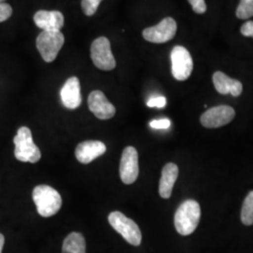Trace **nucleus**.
Returning a JSON list of instances; mask_svg holds the SVG:
<instances>
[{"instance_id": "obj_1", "label": "nucleus", "mask_w": 253, "mask_h": 253, "mask_svg": "<svg viewBox=\"0 0 253 253\" xmlns=\"http://www.w3.org/2000/svg\"><path fill=\"white\" fill-rule=\"evenodd\" d=\"M201 218L199 204L194 200H187L181 204L174 215V226L181 235H190L196 230Z\"/></svg>"}, {"instance_id": "obj_2", "label": "nucleus", "mask_w": 253, "mask_h": 253, "mask_svg": "<svg viewBox=\"0 0 253 253\" xmlns=\"http://www.w3.org/2000/svg\"><path fill=\"white\" fill-rule=\"evenodd\" d=\"M33 201L38 213L43 217H52L61 208L62 198L57 190L47 185L37 186L33 190Z\"/></svg>"}, {"instance_id": "obj_3", "label": "nucleus", "mask_w": 253, "mask_h": 253, "mask_svg": "<svg viewBox=\"0 0 253 253\" xmlns=\"http://www.w3.org/2000/svg\"><path fill=\"white\" fill-rule=\"evenodd\" d=\"M15 145L14 156L23 163H36L41 160L42 153L33 139L31 130L27 126H21L13 139Z\"/></svg>"}, {"instance_id": "obj_4", "label": "nucleus", "mask_w": 253, "mask_h": 253, "mask_svg": "<svg viewBox=\"0 0 253 253\" xmlns=\"http://www.w3.org/2000/svg\"><path fill=\"white\" fill-rule=\"evenodd\" d=\"M108 220L111 226L122 235L127 243L136 247L140 246L142 242V233L131 218L126 217L119 211H114L109 215Z\"/></svg>"}, {"instance_id": "obj_5", "label": "nucleus", "mask_w": 253, "mask_h": 253, "mask_svg": "<svg viewBox=\"0 0 253 253\" xmlns=\"http://www.w3.org/2000/svg\"><path fill=\"white\" fill-rule=\"evenodd\" d=\"M64 42L65 38L61 31H42L37 38L36 45L43 60L50 63L56 58Z\"/></svg>"}, {"instance_id": "obj_6", "label": "nucleus", "mask_w": 253, "mask_h": 253, "mask_svg": "<svg viewBox=\"0 0 253 253\" xmlns=\"http://www.w3.org/2000/svg\"><path fill=\"white\" fill-rule=\"evenodd\" d=\"M91 59L93 64L101 71H112L117 62L111 50V44L106 37L96 39L91 44Z\"/></svg>"}, {"instance_id": "obj_7", "label": "nucleus", "mask_w": 253, "mask_h": 253, "mask_svg": "<svg viewBox=\"0 0 253 253\" xmlns=\"http://www.w3.org/2000/svg\"><path fill=\"white\" fill-rule=\"evenodd\" d=\"M172 76L178 81H185L193 70V61L190 52L183 46H175L171 52Z\"/></svg>"}, {"instance_id": "obj_8", "label": "nucleus", "mask_w": 253, "mask_h": 253, "mask_svg": "<svg viewBox=\"0 0 253 253\" xmlns=\"http://www.w3.org/2000/svg\"><path fill=\"white\" fill-rule=\"evenodd\" d=\"M177 25L174 19L166 17L155 27H147L143 31L145 41L153 43H164L173 39L176 34Z\"/></svg>"}, {"instance_id": "obj_9", "label": "nucleus", "mask_w": 253, "mask_h": 253, "mask_svg": "<svg viewBox=\"0 0 253 253\" xmlns=\"http://www.w3.org/2000/svg\"><path fill=\"white\" fill-rule=\"evenodd\" d=\"M119 172L121 180L124 184H132L137 179L139 175L138 152L133 146H126L123 150Z\"/></svg>"}, {"instance_id": "obj_10", "label": "nucleus", "mask_w": 253, "mask_h": 253, "mask_svg": "<svg viewBox=\"0 0 253 253\" xmlns=\"http://www.w3.org/2000/svg\"><path fill=\"white\" fill-rule=\"evenodd\" d=\"M235 117L234 108L228 105H219L208 109L201 117L202 125L208 128H214L225 126Z\"/></svg>"}, {"instance_id": "obj_11", "label": "nucleus", "mask_w": 253, "mask_h": 253, "mask_svg": "<svg viewBox=\"0 0 253 253\" xmlns=\"http://www.w3.org/2000/svg\"><path fill=\"white\" fill-rule=\"evenodd\" d=\"M88 107L96 118L107 120L116 115L115 106L107 100L104 93L100 90L92 91L88 97Z\"/></svg>"}, {"instance_id": "obj_12", "label": "nucleus", "mask_w": 253, "mask_h": 253, "mask_svg": "<svg viewBox=\"0 0 253 253\" xmlns=\"http://www.w3.org/2000/svg\"><path fill=\"white\" fill-rule=\"evenodd\" d=\"M33 19L42 31H60L64 26L63 14L58 10H39Z\"/></svg>"}, {"instance_id": "obj_13", "label": "nucleus", "mask_w": 253, "mask_h": 253, "mask_svg": "<svg viewBox=\"0 0 253 253\" xmlns=\"http://www.w3.org/2000/svg\"><path fill=\"white\" fill-rule=\"evenodd\" d=\"M61 100L66 108H78L82 103L81 86L80 81L77 77L73 76L69 78L64 84L60 92Z\"/></svg>"}, {"instance_id": "obj_14", "label": "nucleus", "mask_w": 253, "mask_h": 253, "mask_svg": "<svg viewBox=\"0 0 253 253\" xmlns=\"http://www.w3.org/2000/svg\"><path fill=\"white\" fill-rule=\"evenodd\" d=\"M106 152V145L100 141H84L77 145L75 156L79 163L88 164Z\"/></svg>"}, {"instance_id": "obj_15", "label": "nucleus", "mask_w": 253, "mask_h": 253, "mask_svg": "<svg viewBox=\"0 0 253 253\" xmlns=\"http://www.w3.org/2000/svg\"><path fill=\"white\" fill-rule=\"evenodd\" d=\"M213 83L216 90L222 95L231 94L234 97H238L243 91L241 82L232 79L221 72H217L213 74Z\"/></svg>"}, {"instance_id": "obj_16", "label": "nucleus", "mask_w": 253, "mask_h": 253, "mask_svg": "<svg viewBox=\"0 0 253 253\" xmlns=\"http://www.w3.org/2000/svg\"><path fill=\"white\" fill-rule=\"evenodd\" d=\"M178 167L174 163H167L163 167L160 181V195L163 199H169L172 195V188L178 177Z\"/></svg>"}, {"instance_id": "obj_17", "label": "nucleus", "mask_w": 253, "mask_h": 253, "mask_svg": "<svg viewBox=\"0 0 253 253\" xmlns=\"http://www.w3.org/2000/svg\"><path fill=\"white\" fill-rule=\"evenodd\" d=\"M62 253H85V240L80 233H72L64 240Z\"/></svg>"}, {"instance_id": "obj_18", "label": "nucleus", "mask_w": 253, "mask_h": 253, "mask_svg": "<svg viewBox=\"0 0 253 253\" xmlns=\"http://www.w3.org/2000/svg\"><path fill=\"white\" fill-rule=\"evenodd\" d=\"M241 220L247 226L253 224V190L245 199L241 211Z\"/></svg>"}, {"instance_id": "obj_19", "label": "nucleus", "mask_w": 253, "mask_h": 253, "mask_svg": "<svg viewBox=\"0 0 253 253\" xmlns=\"http://www.w3.org/2000/svg\"><path fill=\"white\" fill-rule=\"evenodd\" d=\"M253 16V0H241L237 9L236 17L249 19Z\"/></svg>"}, {"instance_id": "obj_20", "label": "nucleus", "mask_w": 253, "mask_h": 253, "mask_svg": "<svg viewBox=\"0 0 253 253\" xmlns=\"http://www.w3.org/2000/svg\"><path fill=\"white\" fill-rule=\"evenodd\" d=\"M102 0H82V9L86 16H92L96 13Z\"/></svg>"}, {"instance_id": "obj_21", "label": "nucleus", "mask_w": 253, "mask_h": 253, "mask_svg": "<svg viewBox=\"0 0 253 253\" xmlns=\"http://www.w3.org/2000/svg\"><path fill=\"white\" fill-rule=\"evenodd\" d=\"M191 5V8L194 12L198 14H203L207 11V4L205 0H188Z\"/></svg>"}, {"instance_id": "obj_22", "label": "nucleus", "mask_w": 253, "mask_h": 253, "mask_svg": "<svg viewBox=\"0 0 253 253\" xmlns=\"http://www.w3.org/2000/svg\"><path fill=\"white\" fill-rule=\"evenodd\" d=\"M12 8L7 3L0 4V23L5 22L11 16Z\"/></svg>"}, {"instance_id": "obj_23", "label": "nucleus", "mask_w": 253, "mask_h": 253, "mask_svg": "<svg viewBox=\"0 0 253 253\" xmlns=\"http://www.w3.org/2000/svg\"><path fill=\"white\" fill-rule=\"evenodd\" d=\"M147 106L148 107H157V108H163L166 105V99L163 96H158V97H153L150 100L147 101Z\"/></svg>"}, {"instance_id": "obj_24", "label": "nucleus", "mask_w": 253, "mask_h": 253, "mask_svg": "<svg viewBox=\"0 0 253 253\" xmlns=\"http://www.w3.org/2000/svg\"><path fill=\"white\" fill-rule=\"evenodd\" d=\"M149 125L155 129H166L171 126V121L167 118H163L159 120H153L150 122Z\"/></svg>"}, {"instance_id": "obj_25", "label": "nucleus", "mask_w": 253, "mask_h": 253, "mask_svg": "<svg viewBox=\"0 0 253 253\" xmlns=\"http://www.w3.org/2000/svg\"><path fill=\"white\" fill-rule=\"evenodd\" d=\"M241 34L245 37H253V22L249 21L246 22L244 25L241 27Z\"/></svg>"}, {"instance_id": "obj_26", "label": "nucleus", "mask_w": 253, "mask_h": 253, "mask_svg": "<svg viewBox=\"0 0 253 253\" xmlns=\"http://www.w3.org/2000/svg\"><path fill=\"white\" fill-rule=\"evenodd\" d=\"M4 244H5V237L2 234H0V253H2Z\"/></svg>"}, {"instance_id": "obj_27", "label": "nucleus", "mask_w": 253, "mask_h": 253, "mask_svg": "<svg viewBox=\"0 0 253 253\" xmlns=\"http://www.w3.org/2000/svg\"><path fill=\"white\" fill-rule=\"evenodd\" d=\"M4 1H5V0H0V4H1V3H4Z\"/></svg>"}]
</instances>
